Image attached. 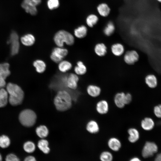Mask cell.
I'll use <instances>...</instances> for the list:
<instances>
[{"instance_id": "1", "label": "cell", "mask_w": 161, "mask_h": 161, "mask_svg": "<svg viewBox=\"0 0 161 161\" xmlns=\"http://www.w3.org/2000/svg\"><path fill=\"white\" fill-rule=\"evenodd\" d=\"M6 90L8 94V101L13 106H17L21 103L24 94L21 88L17 85L11 83H8L6 86Z\"/></svg>"}, {"instance_id": "2", "label": "cell", "mask_w": 161, "mask_h": 161, "mask_svg": "<svg viewBox=\"0 0 161 161\" xmlns=\"http://www.w3.org/2000/svg\"><path fill=\"white\" fill-rule=\"evenodd\" d=\"M55 107L58 111L63 112L69 109L72 105V99L70 94L65 90L58 92L54 100Z\"/></svg>"}, {"instance_id": "3", "label": "cell", "mask_w": 161, "mask_h": 161, "mask_svg": "<svg viewBox=\"0 0 161 161\" xmlns=\"http://www.w3.org/2000/svg\"><path fill=\"white\" fill-rule=\"evenodd\" d=\"M53 41L57 47H63L64 44L68 46L73 45L75 42V38L69 32L61 30L55 33L53 37Z\"/></svg>"}, {"instance_id": "4", "label": "cell", "mask_w": 161, "mask_h": 161, "mask_svg": "<svg viewBox=\"0 0 161 161\" xmlns=\"http://www.w3.org/2000/svg\"><path fill=\"white\" fill-rule=\"evenodd\" d=\"M37 116L35 113L32 110L26 109L23 110L20 113L19 119L21 123L24 126L30 127L35 123Z\"/></svg>"}, {"instance_id": "5", "label": "cell", "mask_w": 161, "mask_h": 161, "mask_svg": "<svg viewBox=\"0 0 161 161\" xmlns=\"http://www.w3.org/2000/svg\"><path fill=\"white\" fill-rule=\"evenodd\" d=\"M68 53V51L67 49L57 47L52 50L50 55V58L53 62L58 63L63 60Z\"/></svg>"}, {"instance_id": "6", "label": "cell", "mask_w": 161, "mask_h": 161, "mask_svg": "<svg viewBox=\"0 0 161 161\" xmlns=\"http://www.w3.org/2000/svg\"><path fill=\"white\" fill-rule=\"evenodd\" d=\"M8 43L10 44V53L12 55H16L19 52L20 44L17 33L13 31L11 33Z\"/></svg>"}, {"instance_id": "7", "label": "cell", "mask_w": 161, "mask_h": 161, "mask_svg": "<svg viewBox=\"0 0 161 161\" xmlns=\"http://www.w3.org/2000/svg\"><path fill=\"white\" fill-rule=\"evenodd\" d=\"M158 151L157 145L153 142L148 141L146 142L142 151L143 157L145 158L152 156Z\"/></svg>"}, {"instance_id": "8", "label": "cell", "mask_w": 161, "mask_h": 161, "mask_svg": "<svg viewBox=\"0 0 161 161\" xmlns=\"http://www.w3.org/2000/svg\"><path fill=\"white\" fill-rule=\"evenodd\" d=\"M79 80L78 75L75 73H70L65 78L66 83L67 86L72 89H75L78 87Z\"/></svg>"}, {"instance_id": "9", "label": "cell", "mask_w": 161, "mask_h": 161, "mask_svg": "<svg viewBox=\"0 0 161 161\" xmlns=\"http://www.w3.org/2000/svg\"><path fill=\"white\" fill-rule=\"evenodd\" d=\"M139 58V55L137 52L134 50L127 51L124 56V60L127 64H133L137 62Z\"/></svg>"}, {"instance_id": "10", "label": "cell", "mask_w": 161, "mask_h": 161, "mask_svg": "<svg viewBox=\"0 0 161 161\" xmlns=\"http://www.w3.org/2000/svg\"><path fill=\"white\" fill-rule=\"evenodd\" d=\"M95 109L98 114L101 115L106 114L109 109L108 103L105 100H100L97 102Z\"/></svg>"}, {"instance_id": "11", "label": "cell", "mask_w": 161, "mask_h": 161, "mask_svg": "<svg viewBox=\"0 0 161 161\" xmlns=\"http://www.w3.org/2000/svg\"><path fill=\"white\" fill-rule=\"evenodd\" d=\"M125 93L120 92L116 93L114 97V102L118 108L122 109L126 105L125 102Z\"/></svg>"}, {"instance_id": "12", "label": "cell", "mask_w": 161, "mask_h": 161, "mask_svg": "<svg viewBox=\"0 0 161 161\" xmlns=\"http://www.w3.org/2000/svg\"><path fill=\"white\" fill-rule=\"evenodd\" d=\"M129 134L128 140L129 142L134 143L136 142L140 138V133L136 128L131 127L128 129L127 131Z\"/></svg>"}, {"instance_id": "13", "label": "cell", "mask_w": 161, "mask_h": 161, "mask_svg": "<svg viewBox=\"0 0 161 161\" xmlns=\"http://www.w3.org/2000/svg\"><path fill=\"white\" fill-rule=\"evenodd\" d=\"M86 129L89 133L95 134L98 133L100 130L99 126L96 120H91L87 123Z\"/></svg>"}, {"instance_id": "14", "label": "cell", "mask_w": 161, "mask_h": 161, "mask_svg": "<svg viewBox=\"0 0 161 161\" xmlns=\"http://www.w3.org/2000/svg\"><path fill=\"white\" fill-rule=\"evenodd\" d=\"M140 125L141 127L143 130L146 131H149L154 128L155 123L151 118L146 117L142 120Z\"/></svg>"}, {"instance_id": "15", "label": "cell", "mask_w": 161, "mask_h": 161, "mask_svg": "<svg viewBox=\"0 0 161 161\" xmlns=\"http://www.w3.org/2000/svg\"><path fill=\"white\" fill-rule=\"evenodd\" d=\"M21 41L23 45L26 46H31L33 45L35 41V38L31 34H26L21 38Z\"/></svg>"}, {"instance_id": "16", "label": "cell", "mask_w": 161, "mask_h": 161, "mask_svg": "<svg viewBox=\"0 0 161 161\" xmlns=\"http://www.w3.org/2000/svg\"><path fill=\"white\" fill-rule=\"evenodd\" d=\"M108 145L112 150L117 151H118L121 147V144L120 140L115 137H112L109 140Z\"/></svg>"}, {"instance_id": "17", "label": "cell", "mask_w": 161, "mask_h": 161, "mask_svg": "<svg viewBox=\"0 0 161 161\" xmlns=\"http://www.w3.org/2000/svg\"><path fill=\"white\" fill-rule=\"evenodd\" d=\"M88 95L93 97H96L100 95L101 92V88L98 86L91 84L89 85L86 89Z\"/></svg>"}, {"instance_id": "18", "label": "cell", "mask_w": 161, "mask_h": 161, "mask_svg": "<svg viewBox=\"0 0 161 161\" xmlns=\"http://www.w3.org/2000/svg\"><path fill=\"white\" fill-rule=\"evenodd\" d=\"M33 65L35 68L36 72L38 73L44 72L46 69L47 65L45 62L43 60L38 59L34 61Z\"/></svg>"}, {"instance_id": "19", "label": "cell", "mask_w": 161, "mask_h": 161, "mask_svg": "<svg viewBox=\"0 0 161 161\" xmlns=\"http://www.w3.org/2000/svg\"><path fill=\"white\" fill-rule=\"evenodd\" d=\"M111 50L114 55L116 56H120L122 55L124 53V48L122 44L117 43L112 46Z\"/></svg>"}, {"instance_id": "20", "label": "cell", "mask_w": 161, "mask_h": 161, "mask_svg": "<svg viewBox=\"0 0 161 161\" xmlns=\"http://www.w3.org/2000/svg\"><path fill=\"white\" fill-rule=\"evenodd\" d=\"M97 10L100 16L105 17L109 15L110 10L109 7L106 4L102 3L97 6Z\"/></svg>"}, {"instance_id": "21", "label": "cell", "mask_w": 161, "mask_h": 161, "mask_svg": "<svg viewBox=\"0 0 161 161\" xmlns=\"http://www.w3.org/2000/svg\"><path fill=\"white\" fill-rule=\"evenodd\" d=\"M75 66L74 71L75 74L78 75H81L85 74L87 72V68L83 63L81 61H78Z\"/></svg>"}, {"instance_id": "22", "label": "cell", "mask_w": 161, "mask_h": 161, "mask_svg": "<svg viewBox=\"0 0 161 161\" xmlns=\"http://www.w3.org/2000/svg\"><path fill=\"white\" fill-rule=\"evenodd\" d=\"M87 33L86 27L83 25L80 26L74 30L75 36L78 38H82L85 37Z\"/></svg>"}, {"instance_id": "23", "label": "cell", "mask_w": 161, "mask_h": 161, "mask_svg": "<svg viewBox=\"0 0 161 161\" xmlns=\"http://www.w3.org/2000/svg\"><path fill=\"white\" fill-rule=\"evenodd\" d=\"M37 146L39 150L44 154H47L50 151L49 142L45 139H42L40 140L38 142Z\"/></svg>"}, {"instance_id": "24", "label": "cell", "mask_w": 161, "mask_h": 161, "mask_svg": "<svg viewBox=\"0 0 161 161\" xmlns=\"http://www.w3.org/2000/svg\"><path fill=\"white\" fill-rule=\"evenodd\" d=\"M72 66V63L69 61L63 60L58 63V68L60 71L65 73L70 70Z\"/></svg>"}, {"instance_id": "25", "label": "cell", "mask_w": 161, "mask_h": 161, "mask_svg": "<svg viewBox=\"0 0 161 161\" xmlns=\"http://www.w3.org/2000/svg\"><path fill=\"white\" fill-rule=\"evenodd\" d=\"M145 81L147 85L150 88H154L157 85V80L156 76L153 74H149L145 77Z\"/></svg>"}, {"instance_id": "26", "label": "cell", "mask_w": 161, "mask_h": 161, "mask_svg": "<svg viewBox=\"0 0 161 161\" xmlns=\"http://www.w3.org/2000/svg\"><path fill=\"white\" fill-rule=\"evenodd\" d=\"M107 50L106 45L103 43L97 44L94 47V51L95 54L100 57L104 56L107 53Z\"/></svg>"}, {"instance_id": "27", "label": "cell", "mask_w": 161, "mask_h": 161, "mask_svg": "<svg viewBox=\"0 0 161 161\" xmlns=\"http://www.w3.org/2000/svg\"><path fill=\"white\" fill-rule=\"evenodd\" d=\"M10 65L7 63L0 64V76L5 79L10 74Z\"/></svg>"}, {"instance_id": "28", "label": "cell", "mask_w": 161, "mask_h": 161, "mask_svg": "<svg viewBox=\"0 0 161 161\" xmlns=\"http://www.w3.org/2000/svg\"><path fill=\"white\" fill-rule=\"evenodd\" d=\"M8 100V94L6 90L4 89H0V108L6 106Z\"/></svg>"}, {"instance_id": "29", "label": "cell", "mask_w": 161, "mask_h": 161, "mask_svg": "<svg viewBox=\"0 0 161 161\" xmlns=\"http://www.w3.org/2000/svg\"><path fill=\"white\" fill-rule=\"evenodd\" d=\"M35 131L37 135L42 139L46 137L49 134V130L44 125H41L38 127Z\"/></svg>"}, {"instance_id": "30", "label": "cell", "mask_w": 161, "mask_h": 161, "mask_svg": "<svg viewBox=\"0 0 161 161\" xmlns=\"http://www.w3.org/2000/svg\"><path fill=\"white\" fill-rule=\"evenodd\" d=\"M21 6L26 13L35 16L37 14V10L36 7L30 5L22 2Z\"/></svg>"}, {"instance_id": "31", "label": "cell", "mask_w": 161, "mask_h": 161, "mask_svg": "<svg viewBox=\"0 0 161 161\" xmlns=\"http://www.w3.org/2000/svg\"><path fill=\"white\" fill-rule=\"evenodd\" d=\"M98 20V17L96 15L91 14L86 18V22L89 27H92L97 23Z\"/></svg>"}, {"instance_id": "32", "label": "cell", "mask_w": 161, "mask_h": 161, "mask_svg": "<svg viewBox=\"0 0 161 161\" xmlns=\"http://www.w3.org/2000/svg\"><path fill=\"white\" fill-rule=\"evenodd\" d=\"M23 148L26 153H32L35 150V145L33 142L31 141H28L24 143Z\"/></svg>"}, {"instance_id": "33", "label": "cell", "mask_w": 161, "mask_h": 161, "mask_svg": "<svg viewBox=\"0 0 161 161\" xmlns=\"http://www.w3.org/2000/svg\"><path fill=\"white\" fill-rule=\"evenodd\" d=\"M115 29V26L114 23L111 21H109L103 30V32L105 35L109 36L113 33Z\"/></svg>"}, {"instance_id": "34", "label": "cell", "mask_w": 161, "mask_h": 161, "mask_svg": "<svg viewBox=\"0 0 161 161\" xmlns=\"http://www.w3.org/2000/svg\"><path fill=\"white\" fill-rule=\"evenodd\" d=\"M10 144V140L9 137L5 135L0 136V147L2 148H8Z\"/></svg>"}, {"instance_id": "35", "label": "cell", "mask_w": 161, "mask_h": 161, "mask_svg": "<svg viewBox=\"0 0 161 161\" xmlns=\"http://www.w3.org/2000/svg\"><path fill=\"white\" fill-rule=\"evenodd\" d=\"M100 159L101 161H112L113 156L110 152L104 151L101 154Z\"/></svg>"}, {"instance_id": "36", "label": "cell", "mask_w": 161, "mask_h": 161, "mask_svg": "<svg viewBox=\"0 0 161 161\" xmlns=\"http://www.w3.org/2000/svg\"><path fill=\"white\" fill-rule=\"evenodd\" d=\"M59 0H48L47 5L48 8L52 10L58 7L59 6Z\"/></svg>"}, {"instance_id": "37", "label": "cell", "mask_w": 161, "mask_h": 161, "mask_svg": "<svg viewBox=\"0 0 161 161\" xmlns=\"http://www.w3.org/2000/svg\"><path fill=\"white\" fill-rule=\"evenodd\" d=\"M5 161H20L18 157L13 153L7 154L5 158Z\"/></svg>"}, {"instance_id": "38", "label": "cell", "mask_w": 161, "mask_h": 161, "mask_svg": "<svg viewBox=\"0 0 161 161\" xmlns=\"http://www.w3.org/2000/svg\"><path fill=\"white\" fill-rule=\"evenodd\" d=\"M22 2L30 5L36 7L40 4L41 0H23Z\"/></svg>"}, {"instance_id": "39", "label": "cell", "mask_w": 161, "mask_h": 161, "mask_svg": "<svg viewBox=\"0 0 161 161\" xmlns=\"http://www.w3.org/2000/svg\"><path fill=\"white\" fill-rule=\"evenodd\" d=\"M154 112L157 117L161 118V104L158 105L154 107Z\"/></svg>"}, {"instance_id": "40", "label": "cell", "mask_w": 161, "mask_h": 161, "mask_svg": "<svg viewBox=\"0 0 161 161\" xmlns=\"http://www.w3.org/2000/svg\"><path fill=\"white\" fill-rule=\"evenodd\" d=\"M125 99L126 105L130 103L132 100V96L131 94L129 93H125Z\"/></svg>"}, {"instance_id": "41", "label": "cell", "mask_w": 161, "mask_h": 161, "mask_svg": "<svg viewBox=\"0 0 161 161\" xmlns=\"http://www.w3.org/2000/svg\"><path fill=\"white\" fill-rule=\"evenodd\" d=\"M6 84L5 79L0 76V89L4 87Z\"/></svg>"}, {"instance_id": "42", "label": "cell", "mask_w": 161, "mask_h": 161, "mask_svg": "<svg viewBox=\"0 0 161 161\" xmlns=\"http://www.w3.org/2000/svg\"><path fill=\"white\" fill-rule=\"evenodd\" d=\"M24 161H37L35 158L33 156L30 155L26 157Z\"/></svg>"}, {"instance_id": "43", "label": "cell", "mask_w": 161, "mask_h": 161, "mask_svg": "<svg viewBox=\"0 0 161 161\" xmlns=\"http://www.w3.org/2000/svg\"><path fill=\"white\" fill-rule=\"evenodd\" d=\"M154 161H161V153L158 154L156 156Z\"/></svg>"}, {"instance_id": "44", "label": "cell", "mask_w": 161, "mask_h": 161, "mask_svg": "<svg viewBox=\"0 0 161 161\" xmlns=\"http://www.w3.org/2000/svg\"><path fill=\"white\" fill-rule=\"evenodd\" d=\"M129 161H141V160L137 157H134L131 158Z\"/></svg>"}, {"instance_id": "45", "label": "cell", "mask_w": 161, "mask_h": 161, "mask_svg": "<svg viewBox=\"0 0 161 161\" xmlns=\"http://www.w3.org/2000/svg\"><path fill=\"white\" fill-rule=\"evenodd\" d=\"M3 160L2 157L0 153V161H2Z\"/></svg>"}, {"instance_id": "46", "label": "cell", "mask_w": 161, "mask_h": 161, "mask_svg": "<svg viewBox=\"0 0 161 161\" xmlns=\"http://www.w3.org/2000/svg\"><path fill=\"white\" fill-rule=\"evenodd\" d=\"M158 2L161 3V0H157Z\"/></svg>"}]
</instances>
